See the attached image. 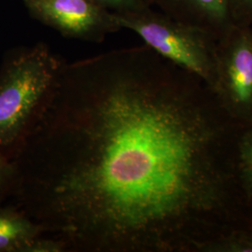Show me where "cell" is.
<instances>
[{
	"label": "cell",
	"instance_id": "obj_9",
	"mask_svg": "<svg viewBox=\"0 0 252 252\" xmlns=\"http://www.w3.org/2000/svg\"><path fill=\"white\" fill-rule=\"evenodd\" d=\"M15 180L16 174L13 163L0 153V205L12 196Z\"/></svg>",
	"mask_w": 252,
	"mask_h": 252
},
{
	"label": "cell",
	"instance_id": "obj_12",
	"mask_svg": "<svg viewBox=\"0 0 252 252\" xmlns=\"http://www.w3.org/2000/svg\"><path fill=\"white\" fill-rule=\"evenodd\" d=\"M245 160L247 162L250 170L252 173V137L246 149V152H245Z\"/></svg>",
	"mask_w": 252,
	"mask_h": 252
},
{
	"label": "cell",
	"instance_id": "obj_1",
	"mask_svg": "<svg viewBox=\"0 0 252 252\" xmlns=\"http://www.w3.org/2000/svg\"><path fill=\"white\" fill-rule=\"evenodd\" d=\"M189 74L146 45L66 62L11 160L15 205L67 252L177 247L209 188Z\"/></svg>",
	"mask_w": 252,
	"mask_h": 252
},
{
	"label": "cell",
	"instance_id": "obj_3",
	"mask_svg": "<svg viewBox=\"0 0 252 252\" xmlns=\"http://www.w3.org/2000/svg\"><path fill=\"white\" fill-rule=\"evenodd\" d=\"M115 14L121 28L135 32L156 54L216 87L218 38L213 35L152 8Z\"/></svg>",
	"mask_w": 252,
	"mask_h": 252
},
{
	"label": "cell",
	"instance_id": "obj_6",
	"mask_svg": "<svg viewBox=\"0 0 252 252\" xmlns=\"http://www.w3.org/2000/svg\"><path fill=\"white\" fill-rule=\"evenodd\" d=\"M169 17L220 38L234 26L228 0H154Z\"/></svg>",
	"mask_w": 252,
	"mask_h": 252
},
{
	"label": "cell",
	"instance_id": "obj_5",
	"mask_svg": "<svg viewBox=\"0 0 252 252\" xmlns=\"http://www.w3.org/2000/svg\"><path fill=\"white\" fill-rule=\"evenodd\" d=\"M216 87L238 105L252 103V27L234 25L218 39Z\"/></svg>",
	"mask_w": 252,
	"mask_h": 252
},
{
	"label": "cell",
	"instance_id": "obj_10",
	"mask_svg": "<svg viewBox=\"0 0 252 252\" xmlns=\"http://www.w3.org/2000/svg\"><path fill=\"white\" fill-rule=\"evenodd\" d=\"M25 252H67L65 244L60 239L41 234L27 245Z\"/></svg>",
	"mask_w": 252,
	"mask_h": 252
},
{
	"label": "cell",
	"instance_id": "obj_2",
	"mask_svg": "<svg viewBox=\"0 0 252 252\" xmlns=\"http://www.w3.org/2000/svg\"><path fill=\"white\" fill-rule=\"evenodd\" d=\"M65 63L42 41L4 54L0 63V153L10 161L42 115Z\"/></svg>",
	"mask_w": 252,
	"mask_h": 252
},
{
	"label": "cell",
	"instance_id": "obj_11",
	"mask_svg": "<svg viewBox=\"0 0 252 252\" xmlns=\"http://www.w3.org/2000/svg\"><path fill=\"white\" fill-rule=\"evenodd\" d=\"M234 25L252 27V0H228Z\"/></svg>",
	"mask_w": 252,
	"mask_h": 252
},
{
	"label": "cell",
	"instance_id": "obj_7",
	"mask_svg": "<svg viewBox=\"0 0 252 252\" xmlns=\"http://www.w3.org/2000/svg\"><path fill=\"white\" fill-rule=\"evenodd\" d=\"M41 234L43 229L16 205H0V252H25Z\"/></svg>",
	"mask_w": 252,
	"mask_h": 252
},
{
	"label": "cell",
	"instance_id": "obj_4",
	"mask_svg": "<svg viewBox=\"0 0 252 252\" xmlns=\"http://www.w3.org/2000/svg\"><path fill=\"white\" fill-rule=\"evenodd\" d=\"M29 16L66 38L101 43L122 28L116 14L92 0H22Z\"/></svg>",
	"mask_w": 252,
	"mask_h": 252
},
{
	"label": "cell",
	"instance_id": "obj_8",
	"mask_svg": "<svg viewBox=\"0 0 252 252\" xmlns=\"http://www.w3.org/2000/svg\"><path fill=\"white\" fill-rule=\"evenodd\" d=\"M117 14H126L150 9L154 5V0H92Z\"/></svg>",
	"mask_w": 252,
	"mask_h": 252
}]
</instances>
